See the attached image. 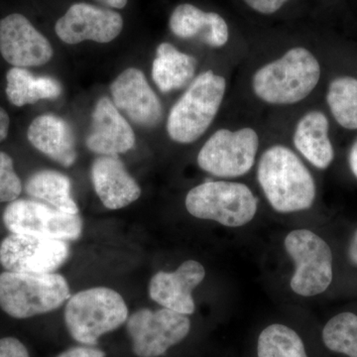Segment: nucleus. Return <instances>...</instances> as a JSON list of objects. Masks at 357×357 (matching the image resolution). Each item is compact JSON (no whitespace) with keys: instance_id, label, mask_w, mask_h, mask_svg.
<instances>
[{"instance_id":"1","label":"nucleus","mask_w":357,"mask_h":357,"mask_svg":"<svg viewBox=\"0 0 357 357\" xmlns=\"http://www.w3.org/2000/svg\"><path fill=\"white\" fill-rule=\"evenodd\" d=\"M257 178L268 203L278 213L309 210L317 188L309 169L290 148L275 145L259 160Z\"/></svg>"},{"instance_id":"2","label":"nucleus","mask_w":357,"mask_h":357,"mask_svg":"<svg viewBox=\"0 0 357 357\" xmlns=\"http://www.w3.org/2000/svg\"><path fill=\"white\" fill-rule=\"evenodd\" d=\"M321 77V66L306 48L291 49L283 57L263 66L255 73V95L270 105H287L305 100Z\"/></svg>"},{"instance_id":"3","label":"nucleus","mask_w":357,"mask_h":357,"mask_svg":"<svg viewBox=\"0 0 357 357\" xmlns=\"http://www.w3.org/2000/svg\"><path fill=\"white\" fill-rule=\"evenodd\" d=\"M128 319V307L121 294L107 287L81 291L70 297L65 323L70 337L79 344L95 345Z\"/></svg>"},{"instance_id":"4","label":"nucleus","mask_w":357,"mask_h":357,"mask_svg":"<svg viewBox=\"0 0 357 357\" xmlns=\"http://www.w3.org/2000/svg\"><path fill=\"white\" fill-rule=\"evenodd\" d=\"M225 89V77L213 70L195 79L169 114L167 131L171 139L190 144L203 136L217 116Z\"/></svg>"},{"instance_id":"5","label":"nucleus","mask_w":357,"mask_h":357,"mask_svg":"<svg viewBox=\"0 0 357 357\" xmlns=\"http://www.w3.org/2000/svg\"><path fill=\"white\" fill-rule=\"evenodd\" d=\"M70 296L69 284L60 274H0V307L13 318L28 319L55 311Z\"/></svg>"},{"instance_id":"6","label":"nucleus","mask_w":357,"mask_h":357,"mask_svg":"<svg viewBox=\"0 0 357 357\" xmlns=\"http://www.w3.org/2000/svg\"><path fill=\"white\" fill-rule=\"evenodd\" d=\"M185 204L192 217L229 227L248 225L255 218L258 206L248 185L225 181H211L192 188Z\"/></svg>"},{"instance_id":"7","label":"nucleus","mask_w":357,"mask_h":357,"mask_svg":"<svg viewBox=\"0 0 357 357\" xmlns=\"http://www.w3.org/2000/svg\"><path fill=\"white\" fill-rule=\"evenodd\" d=\"M285 249L295 263L291 288L303 297L325 292L333 278V253L328 244L309 229H296L285 238Z\"/></svg>"},{"instance_id":"8","label":"nucleus","mask_w":357,"mask_h":357,"mask_svg":"<svg viewBox=\"0 0 357 357\" xmlns=\"http://www.w3.org/2000/svg\"><path fill=\"white\" fill-rule=\"evenodd\" d=\"M259 137L255 129H220L208 138L198 155L199 168L220 178L245 175L255 165Z\"/></svg>"},{"instance_id":"9","label":"nucleus","mask_w":357,"mask_h":357,"mask_svg":"<svg viewBox=\"0 0 357 357\" xmlns=\"http://www.w3.org/2000/svg\"><path fill=\"white\" fill-rule=\"evenodd\" d=\"M126 330L137 357H160L180 344L191 331L188 316L171 310L141 309L128 317Z\"/></svg>"},{"instance_id":"10","label":"nucleus","mask_w":357,"mask_h":357,"mask_svg":"<svg viewBox=\"0 0 357 357\" xmlns=\"http://www.w3.org/2000/svg\"><path fill=\"white\" fill-rule=\"evenodd\" d=\"M3 222L11 234H32L60 241H77L83 231L79 213L56 210L32 199H15L6 206Z\"/></svg>"},{"instance_id":"11","label":"nucleus","mask_w":357,"mask_h":357,"mask_svg":"<svg viewBox=\"0 0 357 357\" xmlns=\"http://www.w3.org/2000/svg\"><path fill=\"white\" fill-rule=\"evenodd\" d=\"M70 255L67 241L32 234H11L0 244V264L17 273H55Z\"/></svg>"},{"instance_id":"12","label":"nucleus","mask_w":357,"mask_h":357,"mask_svg":"<svg viewBox=\"0 0 357 357\" xmlns=\"http://www.w3.org/2000/svg\"><path fill=\"white\" fill-rule=\"evenodd\" d=\"M0 53L13 67L25 68L47 64L54 51L24 15L13 13L0 20Z\"/></svg>"},{"instance_id":"13","label":"nucleus","mask_w":357,"mask_h":357,"mask_svg":"<svg viewBox=\"0 0 357 357\" xmlns=\"http://www.w3.org/2000/svg\"><path fill=\"white\" fill-rule=\"evenodd\" d=\"M122 28L121 14L88 3H76L57 21L55 31L66 44H79L88 40L109 43L121 34Z\"/></svg>"},{"instance_id":"14","label":"nucleus","mask_w":357,"mask_h":357,"mask_svg":"<svg viewBox=\"0 0 357 357\" xmlns=\"http://www.w3.org/2000/svg\"><path fill=\"white\" fill-rule=\"evenodd\" d=\"M114 103L138 126L154 128L163 116L158 96L148 84L146 77L135 68L122 72L110 86Z\"/></svg>"},{"instance_id":"15","label":"nucleus","mask_w":357,"mask_h":357,"mask_svg":"<svg viewBox=\"0 0 357 357\" xmlns=\"http://www.w3.org/2000/svg\"><path fill=\"white\" fill-rule=\"evenodd\" d=\"M206 277V269L195 260L183 262L174 272L160 271L149 284L150 298L162 307L178 314H194L196 310L192 291Z\"/></svg>"},{"instance_id":"16","label":"nucleus","mask_w":357,"mask_h":357,"mask_svg":"<svg viewBox=\"0 0 357 357\" xmlns=\"http://www.w3.org/2000/svg\"><path fill=\"white\" fill-rule=\"evenodd\" d=\"M91 126V133L86 138V146L93 153L116 156L135 146L132 128L107 96H103L96 103Z\"/></svg>"},{"instance_id":"17","label":"nucleus","mask_w":357,"mask_h":357,"mask_svg":"<svg viewBox=\"0 0 357 357\" xmlns=\"http://www.w3.org/2000/svg\"><path fill=\"white\" fill-rule=\"evenodd\" d=\"M91 181L105 208L119 210L139 199L141 189L116 156H102L91 166Z\"/></svg>"},{"instance_id":"18","label":"nucleus","mask_w":357,"mask_h":357,"mask_svg":"<svg viewBox=\"0 0 357 357\" xmlns=\"http://www.w3.org/2000/svg\"><path fill=\"white\" fill-rule=\"evenodd\" d=\"M27 137L33 146L61 165L70 167L76 162L74 133L69 124L57 115L36 117L28 128Z\"/></svg>"},{"instance_id":"19","label":"nucleus","mask_w":357,"mask_h":357,"mask_svg":"<svg viewBox=\"0 0 357 357\" xmlns=\"http://www.w3.org/2000/svg\"><path fill=\"white\" fill-rule=\"evenodd\" d=\"M169 26L178 38L199 37L213 48H220L229 41V26L222 16L215 13H204L192 4L176 7L169 20Z\"/></svg>"},{"instance_id":"20","label":"nucleus","mask_w":357,"mask_h":357,"mask_svg":"<svg viewBox=\"0 0 357 357\" xmlns=\"http://www.w3.org/2000/svg\"><path fill=\"white\" fill-rule=\"evenodd\" d=\"M328 117L319 110H312L298 122L294 132V144L316 168H328L335 158V151L328 137Z\"/></svg>"},{"instance_id":"21","label":"nucleus","mask_w":357,"mask_h":357,"mask_svg":"<svg viewBox=\"0 0 357 357\" xmlns=\"http://www.w3.org/2000/svg\"><path fill=\"white\" fill-rule=\"evenodd\" d=\"M196 69V59L178 51L174 45L165 42L157 47L152 77L162 93L185 86L194 77Z\"/></svg>"},{"instance_id":"22","label":"nucleus","mask_w":357,"mask_h":357,"mask_svg":"<svg viewBox=\"0 0 357 357\" xmlns=\"http://www.w3.org/2000/svg\"><path fill=\"white\" fill-rule=\"evenodd\" d=\"M6 96L15 107L33 105L41 100H54L62 93L57 79L36 77L23 68L13 67L6 74Z\"/></svg>"},{"instance_id":"23","label":"nucleus","mask_w":357,"mask_h":357,"mask_svg":"<svg viewBox=\"0 0 357 357\" xmlns=\"http://www.w3.org/2000/svg\"><path fill=\"white\" fill-rule=\"evenodd\" d=\"M25 191L31 198L44 202L56 210L79 213V208L72 196V184L64 174L53 170L33 174L26 182Z\"/></svg>"},{"instance_id":"24","label":"nucleus","mask_w":357,"mask_h":357,"mask_svg":"<svg viewBox=\"0 0 357 357\" xmlns=\"http://www.w3.org/2000/svg\"><path fill=\"white\" fill-rule=\"evenodd\" d=\"M326 102L333 119L342 128L357 129V79L338 77L328 86Z\"/></svg>"},{"instance_id":"25","label":"nucleus","mask_w":357,"mask_h":357,"mask_svg":"<svg viewBox=\"0 0 357 357\" xmlns=\"http://www.w3.org/2000/svg\"><path fill=\"white\" fill-rule=\"evenodd\" d=\"M258 357H309L304 342L288 326L273 324L260 333L257 340Z\"/></svg>"},{"instance_id":"26","label":"nucleus","mask_w":357,"mask_h":357,"mask_svg":"<svg viewBox=\"0 0 357 357\" xmlns=\"http://www.w3.org/2000/svg\"><path fill=\"white\" fill-rule=\"evenodd\" d=\"M323 342L330 351L357 357V316L354 312H340L326 324Z\"/></svg>"},{"instance_id":"27","label":"nucleus","mask_w":357,"mask_h":357,"mask_svg":"<svg viewBox=\"0 0 357 357\" xmlns=\"http://www.w3.org/2000/svg\"><path fill=\"white\" fill-rule=\"evenodd\" d=\"M22 183L14 170L13 160L0 152V203H11L20 196Z\"/></svg>"},{"instance_id":"28","label":"nucleus","mask_w":357,"mask_h":357,"mask_svg":"<svg viewBox=\"0 0 357 357\" xmlns=\"http://www.w3.org/2000/svg\"><path fill=\"white\" fill-rule=\"evenodd\" d=\"M0 357H29V352L17 338L3 337L0 340Z\"/></svg>"},{"instance_id":"29","label":"nucleus","mask_w":357,"mask_h":357,"mask_svg":"<svg viewBox=\"0 0 357 357\" xmlns=\"http://www.w3.org/2000/svg\"><path fill=\"white\" fill-rule=\"evenodd\" d=\"M248 6L262 14H273L278 11L288 0H244Z\"/></svg>"},{"instance_id":"30","label":"nucleus","mask_w":357,"mask_h":357,"mask_svg":"<svg viewBox=\"0 0 357 357\" xmlns=\"http://www.w3.org/2000/svg\"><path fill=\"white\" fill-rule=\"evenodd\" d=\"M57 357H105V354L95 347H76L67 349Z\"/></svg>"},{"instance_id":"31","label":"nucleus","mask_w":357,"mask_h":357,"mask_svg":"<svg viewBox=\"0 0 357 357\" xmlns=\"http://www.w3.org/2000/svg\"><path fill=\"white\" fill-rule=\"evenodd\" d=\"M9 124H10V119L8 114L0 107V142L6 139L8 135Z\"/></svg>"},{"instance_id":"32","label":"nucleus","mask_w":357,"mask_h":357,"mask_svg":"<svg viewBox=\"0 0 357 357\" xmlns=\"http://www.w3.org/2000/svg\"><path fill=\"white\" fill-rule=\"evenodd\" d=\"M349 163L352 174L357 178V139L352 145L351 151H349Z\"/></svg>"},{"instance_id":"33","label":"nucleus","mask_w":357,"mask_h":357,"mask_svg":"<svg viewBox=\"0 0 357 357\" xmlns=\"http://www.w3.org/2000/svg\"><path fill=\"white\" fill-rule=\"evenodd\" d=\"M349 257L352 264L357 266V230L349 244Z\"/></svg>"},{"instance_id":"34","label":"nucleus","mask_w":357,"mask_h":357,"mask_svg":"<svg viewBox=\"0 0 357 357\" xmlns=\"http://www.w3.org/2000/svg\"><path fill=\"white\" fill-rule=\"evenodd\" d=\"M98 1L107 6L121 9L126 6L128 0H98Z\"/></svg>"}]
</instances>
